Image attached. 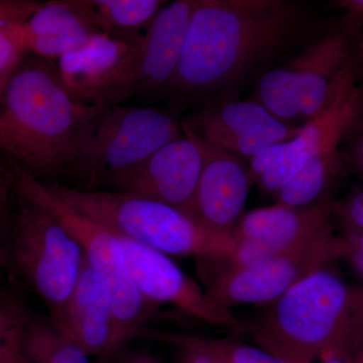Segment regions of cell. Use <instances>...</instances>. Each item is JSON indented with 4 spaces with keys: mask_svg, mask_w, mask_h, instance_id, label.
I'll return each instance as SVG.
<instances>
[{
    "mask_svg": "<svg viewBox=\"0 0 363 363\" xmlns=\"http://www.w3.org/2000/svg\"><path fill=\"white\" fill-rule=\"evenodd\" d=\"M320 363H353L350 360L342 359V358H327V359L321 360Z\"/></svg>",
    "mask_w": 363,
    "mask_h": 363,
    "instance_id": "d6a6232c",
    "label": "cell"
},
{
    "mask_svg": "<svg viewBox=\"0 0 363 363\" xmlns=\"http://www.w3.org/2000/svg\"><path fill=\"white\" fill-rule=\"evenodd\" d=\"M334 201L307 208L276 204L245 215L233 235L238 250L227 260L231 267H245L281 253L307 247L333 230Z\"/></svg>",
    "mask_w": 363,
    "mask_h": 363,
    "instance_id": "7c38bea8",
    "label": "cell"
},
{
    "mask_svg": "<svg viewBox=\"0 0 363 363\" xmlns=\"http://www.w3.org/2000/svg\"><path fill=\"white\" fill-rule=\"evenodd\" d=\"M363 116V90L357 82L339 95L330 108L301 126L292 140L272 145L248 164L252 185L277 193L312 157L337 149Z\"/></svg>",
    "mask_w": 363,
    "mask_h": 363,
    "instance_id": "8fae6325",
    "label": "cell"
},
{
    "mask_svg": "<svg viewBox=\"0 0 363 363\" xmlns=\"http://www.w3.org/2000/svg\"><path fill=\"white\" fill-rule=\"evenodd\" d=\"M138 40L97 33L84 48L61 57L59 70L73 97L85 104L111 79Z\"/></svg>",
    "mask_w": 363,
    "mask_h": 363,
    "instance_id": "ac0fdd59",
    "label": "cell"
},
{
    "mask_svg": "<svg viewBox=\"0 0 363 363\" xmlns=\"http://www.w3.org/2000/svg\"><path fill=\"white\" fill-rule=\"evenodd\" d=\"M182 130L192 136L202 154L195 221L211 233L233 235L252 186L247 162L202 140L185 121Z\"/></svg>",
    "mask_w": 363,
    "mask_h": 363,
    "instance_id": "2e32d148",
    "label": "cell"
},
{
    "mask_svg": "<svg viewBox=\"0 0 363 363\" xmlns=\"http://www.w3.org/2000/svg\"><path fill=\"white\" fill-rule=\"evenodd\" d=\"M209 342L228 363H296L277 357L262 348L240 342L238 339H211Z\"/></svg>",
    "mask_w": 363,
    "mask_h": 363,
    "instance_id": "d4e9b609",
    "label": "cell"
},
{
    "mask_svg": "<svg viewBox=\"0 0 363 363\" xmlns=\"http://www.w3.org/2000/svg\"><path fill=\"white\" fill-rule=\"evenodd\" d=\"M26 354L30 363H91L84 351L48 319L28 312Z\"/></svg>",
    "mask_w": 363,
    "mask_h": 363,
    "instance_id": "7402d4cb",
    "label": "cell"
},
{
    "mask_svg": "<svg viewBox=\"0 0 363 363\" xmlns=\"http://www.w3.org/2000/svg\"><path fill=\"white\" fill-rule=\"evenodd\" d=\"M96 33L116 39L138 40L160 11L161 0H67Z\"/></svg>",
    "mask_w": 363,
    "mask_h": 363,
    "instance_id": "ffe728a7",
    "label": "cell"
},
{
    "mask_svg": "<svg viewBox=\"0 0 363 363\" xmlns=\"http://www.w3.org/2000/svg\"><path fill=\"white\" fill-rule=\"evenodd\" d=\"M0 95V147L13 162L35 178L71 169L86 104L71 94L59 67L28 59Z\"/></svg>",
    "mask_w": 363,
    "mask_h": 363,
    "instance_id": "3957f363",
    "label": "cell"
},
{
    "mask_svg": "<svg viewBox=\"0 0 363 363\" xmlns=\"http://www.w3.org/2000/svg\"><path fill=\"white\" fill-rule=\"evenodd\" d=\"M344 230H345L344 238L351 245V252L346 259L363 281V231L347 226H344Z\"/></svg>",
    "mask_w": 363,
    "mask_h": 363,
    "instance_id": "83f0119b",
    "label": "cell"
},
{
    "mask_svg": "<svg viewBox=\"0 0 363 363\" xmlns=\"http://www.w3.org/2000/svg\"><path fill=\"white\" fill-rule=\"evenodd\" d=\"M183 135L175 108L86 104L71 169L89 190Z\"/></svg>",
    "mask_w": 363,
    "mask_h": 363,
    "instance_id": "52a82bcc",
    "label": "cell"
},
{
    "mask_svg": "<svg viewBox=\"0 0 363 363\" xmlns=\"http://www.w3.org/2000/svg\"><path fill=\"white\" fill-rule=\"evenodd\" d=\"M247 332L260 348L290 362H354L363 351V286L319 269L267 305Z\"/></svg>",
    "mask_w": 363,
    "mask_h": 363,
    "instance_id": "7a4b0ae2",
    "label": "cell"
},
{
    "mask_svg": "<svg viewBox=\"0 0 363 363\" xmlns=\"http://www.w3.org/2000/svg\"><path fill=\"white\" fill-rule=\"evenodd\" d=\"M347 138H350L351 161L363 180V116Z\"/></svg>",
    "mask_w": 363,
    "mask_h": 363,
    "instance_id": "f1b7e54d",
    "label": "cell"
},
{
    "mask_svg": "<svg viewBox=\"0 0 363 363\" xmlns=\"http://www.w3.org/2000/svg\"><path fill=\"white\" fill-rule=\"evenodd\" d=\"M334 213L343 226L363 231V190L351 191L343 201L335 203Z\"/></svg>",
    "mask_w": 363,
    "mask_h": 363,
    "instance_id": "484cf974",
    "label": "cell"
},
{
    "mask_svg": "<svg viewBox=\"0 0 363 363\" xmlns=\"http://www.w3.org/2000/svg\"><path fill=\"white\" fill-rule=\"evenodd\" d=\"M112 233L123 250L131 278L143 297L150 303H169L191 316L214 326L223 327L235 335L247 334V326L228 309L212 302L206 293L188 278L168 255L121 234Z\"/></svg>",
    "mask_w": 363,
    "mask_h": 363,
    "instance_id": "4fadbf2b",
    "label": "cell"
},
{
    "mask_svg": "<svg viewBox=\"0 0 363 363\" xmlns=\"http://www.w3.org/2000/svg\"><path fill=\"white\" fill-rule=\"evenodd\" d=\"M28 315L20 296L4 289L0 297V363H30L26 354Z\"/></svg>",
    "mask_w": 363,
    "mask_h": 363,
    "instance_id": "603a6c76",
    "label": "cell"
},
{
    "mask_svg": "<svg viewBox=\"0 0 363 363\" xmlns=\"http://www.w3.org/2000/svg\"><path fill=\"white\" fill-rule=\"evenodd\" d=\"M26 28L30 52L49 60L82 49L97 33L67 0L43 2Z\"/></svg>",
    "mask_w": 363,
    "mask_h": 363,
    "instance_id": "d6986e66",
    "label": "cell"
},
{
    "mask_svg": "<svg viewBox=\"0 0 363 363\" xmlns=\"http://www.w3.org/2000/svg\"><path fill=\"white\" fill-rule=\"evenodd\" d=\"M197 0L166 4L106 83L85 104L116 106L135 96L171 93Z\"/></svg>",
    "mask_w": 363,
    "mask_h": 363,
    "instance_id": "9c48e42d",
    "label": "cell"
},
{
    "mask_svg": "<svg viewBox=\"0 0 363 363\" xmlns=\"http://www.w3.org/2000/svg\"><path fill=\"white\" fill-rule=\"evenodd\" d=\"M11 189L16 203L4 216L2 267L42 298L56 322L77 283L84 250L47 208Z\"/></svg>",
    "mask_w": 363,
    "mask_h": 363,
    "instance_id": "277c9868",
    "label": "cell"
},
{
    "mask_svg": "<svg viewBox=\"0 0 363 363\" xmlns=\"http://www.w3.org/2000/svg\"><path fill=\"white\" fill-rule=\"evenodd\" d=\"M205 344H206V348L208 351V362L207 363H228L224 359L221 355H219L210 345L209 340L205 339Z\"/></svg>",
    "mask_w": 363,
    "mask_h": 363,
    "instance_id": "1f68e13d",
    "label": "cell"
},
{
    "mask_svg": "<svg viewBox=\"0 0 363 363\" xmlns=\"http://www.w3.org/2000/svg\"><path fill=\"white\" fill-rule=\"evenodd\" d=\"M108 363H161L156 357L145 351H121Z\"/></svg>",
    "mask_w": 363,
    "mask_h": 363,
    "instance_id": "4dcf8cb0",
    "label": "cell"
},
{
    "mask_svg": "<svg viewBox=\"0 0 363 363\" xmlns=\"http://www.w3.org/2000/svg\"><path fill=\"white\" fill-rule=\"evenodd\" d=\"M353 32L345 25L325 33L297 56L264 72L252 99L293 128L322 116L357 82Z\"/></svg>",
    "mask_w": 363,
    "mask_h": 363,
    "instance_id": "8992f818",
    "label": "cell"
},
{
    "mask_svg": "<svg viewBox=\"0 0 363 363\" xmlns=\"http://www.w3.org/2000/svg\"><path fill=\"white\" fill-rule=\"evenodd\" d=\"M354 363H363V351L362 353H360L359 355H358V357L357 359H355Z\"/></svg>",
    "mask_w": 363,
    "mask_h": 363,
    "instance_id": "836d02e7",
    "label": "cell"
},
{
    "mask_svg": "<svg viewBox=\"0 0 363 363\" xmlns=\"http://www.w3.org/2000/svg\"><path fill=\"white\" fill-rule=\"evenodd\" d=\"M351 245L330 231L293 252L281 253L245 267H230L210 284L207 297L220 307L269 305L313 272L347 257Z\"/></svg>",
    "mask_w": 363,
    "mask_h": 363,
    "instance_id": "30bf717a",
    "label": "cell"
},
{
    "mask_svg": "<svg viewBox=\"0 0 363 363\" xmlns=\"http://www.w3.org/2000/svg\"><path fill=\"white\" fill-rule=\"evenodd\" d=\"M55 326L96 363H108L121 351L108 291L89 262L83 259L77 283Z\"/></svg>",
    "mask_w": 363,
    "mask_h": 363,
    "instance_id": "e0dca14e",
    "label": "cell"
},
{
    "mask_svg": "<svg viewBox=\"0 0 363 363\" xmlns=\"http://www.w3.org/2000/svg\"><path fill=\"white\" fill-rule=\"evenodd\" d=\"M45 187L73 211L167 255L227 260L238 250L233 235L211 233L188 215L156 200L123 192Z\"/></svg>",
    "mask_w": 363,
    "mask_h": 363,
    "instance_id": "5b68a950",
    "label": "cell"
},
{
    "mask_svg": "<svg viewBox=\"0 0 363 363\" xmlns=\"http://www.w3.org/2000/svg\"><path fill=\"white\" fill-rule=\"evenodd\" d=\"M344 157L337 149L312 157L277 195V204L307 208L332 202L328 196L342 174Z\"/></svg>",
    "mask_w": 363,
    "mask_h": 363,
    "instance_id": "44dd1931",
    "label": "cell"
},
{
    "mask_svg": "<svg viewBox=\"0 0 363 363\" xmlns=\"http://www.w3.org/2000/svg\"><path fill=\"white\" fill-rule=\"evenodd\" d=\"M307 11L288 0H197L171 93L229 90L292 45Z\"/></svg>",
    "mask_w": 363,
    "mask_h": 363,
    "instance_id": "6da1fadb",
    "label": "cell"
},
{
    "mask_svg": "<svg viewBox=\"0 0 363 363\" xmlns=\"http://www.w3.org/2000/svg\"><path fill=\"white\" fill-rule=\"evenodd\" d=\"M202 168L201 150L192 136L184 133L140 164L114 174L104 182L121 192L169 205L195 220Z\"/></svg>",
    "mask_w": 363,
    "mask_h": 363,
    "instance_id": "5bb4252c",
    "label": "cell"
},
{
    "mask_svg": "<svg viewBox=\"0 0 363 363\" xmlns=\"http://www.w3.org/2000/svg\"><path fill=\"white\" fill-rule=\"evenodd\" d=\"M185 121L202 140L248 164L272 145L292 140L301 128L284 123L252 98L213 102Z\"/></svg>",
    "mask_w": 363,
    "mask_h": 363,
    "instance_id": "9a60e30c",
    "label": "cell"
},
{
    "mask_svg": "<svg viewBox=\"0 0 363 363\" xmlns=\"http://www.w3.org/2000/svg\"><path fill=\"white\" fill-rule=\"evenodd\" d=\"M26 26L0 23V93L23 65L26 52H30Z\"/></svg>",
    "mask_w": 363,
    "mask_h": 363,
    "instance_id": "cb8c5ba5",
    "label": "cell"
},
{
    "mask_svg": "<svg viewBox=\"0 0 363 363\" xmlns=\"http://www.w3.org/2000/svg\"><path fill=\"white\" fill-rule=\"evenodd\" d=\"M362 52H363V43H362ZM363 55V54H362Z\"/></svg>",
    "mask_w": 363,
    "mask_h": 363,
    "instance_id": "e575fe53",
    "label": "cell"
},
{
    "mask_svg": "<svg viewBox=\"0 0 363 363\" xmlns=\"http://www.w3.org/2000/svg\"><path fill=\"white\" fill-rule=\"evenodd\" d=\"M9 181L18 192L39 202L65 227L84 250L86 259L108 291L116 324L119 351L140 337L154 311L131 278L123 250L111 229L82 216L55 200L45 185L13 162Z\"/></svg>",
    "mask_w": 363,
    "mask_h": 363,
    "instance_id": "ba28073f",
    "label": "cell"
},
{
    "mask_svg": "<svg viewBox=\"0 0 363 363\" xmlns=\"http://www.w3.org/2000/svg\"><path fill=\"white\" fill-rule=\"evenodd\" d=\"M334 6L345 9L348 18L351 21L346 26H350V28H353L354 23H362L363 0H339V1L334 2Z\"/></svg>",
    "mask_w": 363,
    "mask_h": 363,
    "instance_id": "f546056e",
    "label": "cell"
},
{
    "mask_svg": "<svg viewBox=\"0 0 363 363\" xmlns=\"http://www.w3.org/2000/svg\"><path fill=\"white\" fill-rule=\"evenodd\" d=\"M42 4L30 0H1L0 23H16L28 25Z\"/></svg>",
    "mask_w": 363,
    "mask_h": 363,
    "instance_id": "4316f807",
    "label": "cell"
}]
</instances>
